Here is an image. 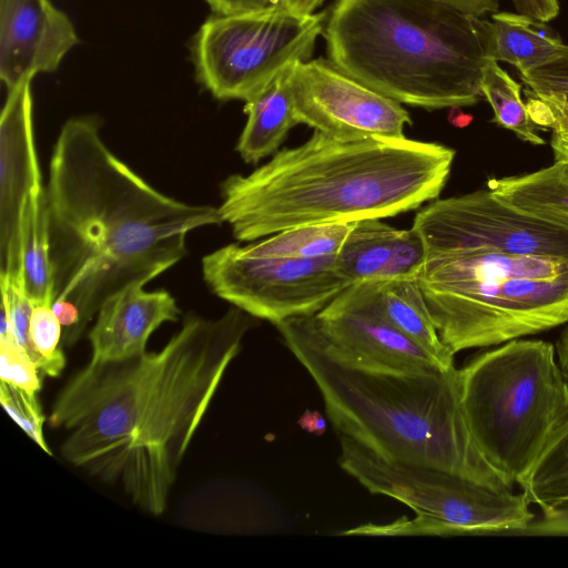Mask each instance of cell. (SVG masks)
Instances as JSON below:
<instances>
[{
	"instance_id": "1",
	"label": "cell",
	"mask_w": 568,
	"mask_h": 568,
	"mask_svg": "<svg viewBox=\"0 0 568 568\" xmlns=\"http://www.w3.org/2000/svg\"><path fill=\"white\" fill-rule=\"evenodd\" d=\"M256 324L233 305L217 318L191 313L158 352L90 361L60 389L47 417L64 435L61 456L161 516L191 442Z\"/></svg>"
},
{
	"instance_id": "2",
	"label": "cell",
	"mask_w": 568,
	"mask_h": 568,
	"mask_svg": "<svg viewBox=\"0 0 568 568\" xmlns=\"http://www.w3.org/2000/svg\"><path fill=\"white\" fill-rule=\"evenodd\" d=\"M53 310L74 346L102 303L181 261L190 232L223 223L219 209L163 194L104 143L97 120H68L45 184Z\"/></svg>"
},
{
	"instance_id": "3",
	"label": "cell",
	"mask_w": 568,
	"mask_h": 568,
	"mask_svg": "<svg viewBox=\"0 0 568 568\" xmlns=\"http://www.w3.org/2000/svg\"><path fill=\"white\" fill-rule=\"evenodd\" d=\"M455 150L436 142L314 131L247 175L221 185L222 222L241 242L313 224L385 219L438 199Z\"/></svg>"
},
{
	"instance_id": "4",
	"label": "cell",
	"mask_w": 568,
	"mask_h": 568,
	"mask_svg": "<svg viewBox=\"0 0 568 568\" xmlns=\"http://www.w3.org/2000/svg\"><path fill=\"white\" fill-rule=\"evenodd\" d=\"M275 327L315 382L339 436L396 463L513 490L514 484L489 465L470 434L458 368H402L366 359L332 342L315 315L287 318Z\"/></svg>"
},
{
	"instance_id": "5",
	"label": "cell",
	"mask_w": 568,
	"mask_h": 568,
	"mask_svg": "<svg viewBox=\"0 0 568 568\" xmlns=\"http://www.w3.org/2000/svg\"><path fill=\"white\" fill-rule=\"evenodd\" d=\"M478 20L438 0H336L322 36L327 59L345 74L434 111L483 98Z\"/></svg>"
},
{
	"instance_id": "6",
	"label": "cell",
	"mask_w": 568,
	"mask_h": 568,
	"mask_svg": "<svg viewBox=\"0 0 568 568\" xmlns=\"http://www.w3.org/2000/svg\"><path fill=\"white\" fill-rule=\"evenodd\" d=\"M424 247L418 284L437 333L454 355L568 323L567 258Z\"/></svg>"
},
{
	"instance_id": "7",
	"label": "cell",
	"mask_w": 568,
	"mask_h": 568,
	"mask_svg": "<svg viewBox=\"0 0 568 568\" xmlns=\"http://www.w3.org/2000/svg\"><path fill=\"white\" fill-rule=\"evenodd\" d=\"M556 347L517 338L458 369L462 406L481 455L518 484L568 419V381Z\"/></svg>"
},
{
	"instance_id": "8",
	"label": "cell",
	"mask_w": 568,
	"mask_h": 568,
	"mask_svg": "<svg viewBox=\"0 0 568 568\" xmlns=\"http://www.w3.org/2000/svg\"><path fill=\"white\" fill-rule=\"evenodd\" d=\"M338 464L372 494L384 495L412 508V521L366 525L348 535H467L525 534L536 515L523 493L495 490L440 469L386 459L357 442L339 436Z\"/></svg>"
},
{
	"instance_id": "9",
	"label": "cell",
	"mask_w": 568,
	"mask_h": 568,
	"mask_svg": "<svg viewBox=\"0 0 568 568\" xmlns=\"http://www.w3.org/2000/svg\"><path fill=\"white\" fill-rule=\"evenodd\" d=\"M327 14L294 16L270 4L210 17L192 45L197 80L219 100L251 101L286 67L310 60Z\"/></svg>"
},
{
	"instance_id": "10",
	"label": "cell",
	"mask_w": 568,
	"mask_h": 568,
	"mask_svg": "<svg viewBox=\"0 0 568 568\" xmlns=\"http://www.w3.org/2000/svg\"><path fill=\"white\" fill-rule=\"evenodd\" d=\"M205 283L220 298L276 325L315 315L353 284L336 255L320 258L258 256L229 244L202 260Z\"/></svg>"
},
{
	"instance_id": "11",
	"label": "cell",
	"mask_w": 568,
	"mask_h": 568,
	"mask_svg": "<svg viewBox=\"0 0 568 568\" xmlns=\"http://www.w3.org/2000/svg\"><path fill=\"white\" fill-rule=\"evenodd\" d=\"M412 227L437 246L568 260L567 224L521 210L487 187L428 202Z\"/></svg>"
},
{
	"instance_id": "12",
	"label": "cell",
	"mask_w": 568,
	"mask_h": 568,
	"mask_svg": "<svg viewBox=\"0 0 568 568\" xmlns=\"http://www.w3.org/2000/svg\"><path fill=\"white\" fill-rule=\"evenodd\" d=\"M288 87L296 123L334 139L404 138L412 125L402 103L352 79L328 59L295 62Z\"/></svg>"
},
{
	"instance_id": "13",
	"label": "cell",
	"mask_w": 568,
	"mask_h": 568,
	"mask_svg": "<svg viewBox=\"0 0 568 568\" xmlns=\"http://www.w3.org/2000/svg\"><path fill=\"white\" fill-rule=\"evenodd\" d=\"M335 344L376 363L402 368H445L381 314L374 278L351 284L315 314Z\"/></svg>"
},
{
	"instance_id": "14",
	"label": "cell",
	"mask_w": 568,
	"mask_h": 568,
	"mask_svg": "<svg viewBox=\"0 0 568 568\" xmlns=\"http://www.w3.org/2000/svg\"><path fill=\"white\" fill-rule=\"evenodd\" d=\"M78 42L72 22L50 0H0V78L8 91L55 71Z\"/></svg>"
},
{
	"instance_id": "15",
	"label": "cell",
	"mask_w": 568,
	"mask_h": 568,
	"mask_svg": "<svg viewBox=\"0 0 568 568\" xmlns=\"http://www.w3.org/2000/svg\"><path fill=\"white\" fill-rule=\"evenodd\" d=\"M130 284L109 296L97 313L88 338L92 362L122 361L146 352L152 333L165 322H176L181 311L164 290L148 292Z\"/></svg>"
},
{
	"instance_id": "16",
	"label": "cell",
	"mask_w": 568,
	"mask_h": 568,
	"mask_svg": "<svg viewBox=\"0 0 568 568\" xmlns=\"http://www.w3.org/2000/svg\"><path fill=\"white\" fill-rule=\"evenodd\" d=\"M518 12H494L479 18L478 29L485 59L503 61L524 73L555 59L564 47L561 37L548 24Z\"/></svg>"
},
{
	"instance_id": "17",
	"label": "cell",
	"mask_w": 568,
	"mask_h": 568,
	"mask_svg": "<svg viewBox=\"0 0 568 568\" xmlns=\"http://www.w3.org/2000/svg\"><path fill=\"white\" fill-rule=\"evenodd\" d=\"M518 485L541 514L525 534L568 536V419Z\"/></svg>"
},
{
	"instance_id": "18",
	"label": "cell",
	"mask_w": 568,
	"mask_h": 568,
	"mask_svg": "<svg viewBox=\"0 0 568 568\" xmlns=\"http://www.w3.org/2000/svg\"><path fill=\"white\" fill-rule=\"evenodd\" d=\"M293 64L282 70L258 95L245 102L243 111L247 120L236 151L246 163L256 164L274 153L297 124L288 87Z\"/></svg>"
},
{
	"instance_id": "19",
	"label": "cell",
	"mask_w": 568,
	"mask_h": 568,
	"mask_svg": "<svg viewBox=\"0 0 568 568\" xmlns=\"http://www.w3.org/2000/svg\"><path fill=\"white\" fill-rule=\"evenodd\" d=\"M374 282L376 304L384 318L433 355L445 368L454 367V354L437 333L417 277L374 278Z\"/></svg>"
},
{
	"instance_id": "20",
	"label": "cell",
	"mask_w": 568,
	"mask_h": 568,
	"mask_svg": "<svg viewBox=\"0 0 568 568\" xmlns=\"http://www.w3.org/2000/svg\"><path fill=\"white\" fill-rule=\"evenodd\" d=\"M486 187L521 210L568 225V163L564 161L523 175L490 178Z\"/></svg>"
},
{
	"instance_id": "21",
	"label": "cell",
	"mask_w": 568,
	"mask_h": 568,
	"mask_svg": "<svg viewBox=\"0 0 568 568\" xmlns=\"http://www.w3.org/2000/svg\"><path fill=\"white\" fill-rule=\"evenodd\" d=\"M353 223H325L296 226L244 245L254 255L270 257L320 258L335 256L343 247Z\"/></svg>"
},
{
	"instance_id": "22",
	"label": "cell",
	"mask_w": 568,
	"mask_h": 568,
	"mask_svg": "<svg viewBox=\"0 0 568 568\" xmlns=\"http://www.w3.org/2000/svg\"><path fill=\"white\" fill-rule=\"evenodd\" d=\"M397 232L398 229L378 219L356 222L336 255L341 273L352 283L378 278Z\"/></svg>"
},
{
	"instance_id": "23",
	"label": "cell",
	"mask_w": 568,
	"mask_h": 568,
	"mask_svg": "<svg viewBox=\"0 0 568 568\" xmlns=\"http://www.w3.org/2000/svg\"><path fill=\"white\" fill-rule=\"evenodd\" d=\"M480 90L490 104L493 123L513 132L519 140L534 145L545 144L521 98V85L497 61L485 59Z\"/></svg>"
},
{
	"instance_id": "24",
	"label": "cell",
	"mask_w": 568,
	"mask_h": 568,
	"mask_svg": "<svg viewBox=\"0 0 568 568\" xmlns=\"http://www.w3.org/2000/svg\"><path fill=\"white\" fill-rule=\"evenodd\" d=\"M520 80L529 97L539 100L550 113L552 132L568 135V44L552 60L524 73Z\"/></svg>"
},
{
	"instance_id": "25",
	"label": "cell",
	"mask_w": 568,
	"mask_h": 568,
	"mask_svg": "<svg viewBox=\"0 0 568 568\" xmlns=\"http://www.w3.org/2000/svg\"><path fill=\"white\" fill-rule=\"evenodd\" d=\"M31 304L29 335L37 366L43 376L58 377L67 364L61 323L52 301H31Z\"/></svg>"
},
{
	"instance_id": "26",
	"label": "cell",
	"mask_w": 568,
	"mask_h": 568,
	"mask_svg": "<svg viewBox=\"0 0 568 568\" xmlns=\"http://www.w3.org/2000/svg\"><path fill=\"white\" fill-rule=\"evenodd\" d=\"M0 403L24 433L42 450L51 455L52 453L43 434V425L47 417L42 413L38 395H32L21 388L1 382Z\"/></svg>"
},
{
	"instance_id": "27",
	"label": "cell",
	"mask_w": 568,
	"mask_h": 568,
	"mask_svg": "<svg viewBox=\"0 0 568 568\" xmlns=\"http://www.w3.org/2000/svg\"><path fill=\"white\" fill-rule=\"evenodd\" d=\"M43 375L10 332L0 334V379L32 395L41 389Z\"/></svg>"
},
{
	"instance_id": "28",
	"label": "cell",
	"mask_w": 568,
	"mask_h": 568,
	"mask_svg": "<svg viewBox=\"0 0 568 568\" xmlns=\"http://www.w3.org/2000/svg\"><path fill=\"white\" fill-rule=\"evenodd\" d=\"M425 256L420 235L413 229L398 230L387 264L378 280L417 277Z\"/></svg>"
},
{
	"instance_id": "29",
	"label": "cell",
	"mask_w": 568,
	"mask_h": 568,
	"mask_svg": "<svg viewBox=\"0 0 568 568\" xmlns=\"http://www.w3.org/2000/svg\"><path fill=\"white\" fill-rule=\"evenodd\" d=\"M516 12L549 22L558 17L560 4L558 0H513Z\"/></svg>"
},
{
	"instance_id": "30",
	"label": "cell",
	"mask_w": 568,
	"mask_h": 568,
	"mask_svg": "<svg viewBox=\"0 0 568 568\" xmlns=\"http://www.w3.org/2000/svg\"><path fill=\"white\" fill-rule=\"evenodd\" d=\"M214 14H233L258 10L272 4V0H205Z\"/></svg>"
},
{
	"instance_id": "31",
	"label": "cell",
	"mask_w": 568,
	"mask_h": 568,
	"mask_svg": "<svg viewBox=\"0 0 568 568\" xmlns=\"http://www.w3.org/2000/svg\"><path fill=\"white\" fill-rule=\"evenodd\" d=\"M470 16L483 18L498 11L500 0H438Z\"/></svg>"
},
{
	"instance_id": "32",
	"label": "cell",
	"mask_w": 568,
	"mask_h": 568,
	"mask_svg": "<svg viewBox=\"0 0 568 568\" xmlns=\"http://www.w3.org/2000/svg\"><path fill=\"white\" fill-rule=\"evenodd\" d=\"M324 2L325 0H272V4L301 17L314 13Z\"/></svg>"
},
{
	"instance_id": "33",
	"label": "cell",
	"mask_w": 568,
	"mask_h": 568,
	"mask_svg": "<svg viewBox=\"0 0 568 568\" xmlns=\"http://www.w3.org/2000/svg\"><path fill=\"white\" fill-rule=\"evenodd\" d=\"M555 347L559 366L568 381V325L561 331Z\"/></svg>"
},
{
	"instance_id": "34",
	"label": "cell",
	"mask_w": 568,
	"mask_h": 568,
	"mask_svg": "<svg viewBox=\"0 0 568 568\" xmlns=\"http://www.w3.org/2000/svg\"><path fill=\"white\" fill-rule=\"evenodd\" d=\"M550 145L554 152V159L568 163V135L552 132Z\"/></svg>"
},
{
	"instance_id": "35",
	"label": "cell",
	"mask_w": 568,
	"mask_h": 568,
	"mask_svg": "<svg viewBox=\"0 0 568 568\" xmlns=\"http://www.w3.org/2000/svg\"><path fill=\"white\" fill-rule=\"evenodd\" d=\"M473 120V116L460 111V108H450L449 121L458 128L468 125Z\"/></svg>"
}]
</instances>
